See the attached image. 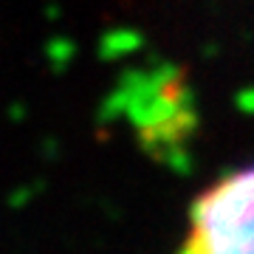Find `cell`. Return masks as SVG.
Masks as SVG:
<instances>
[{
    "mask_svg": "<svg viewBox=\"0 0 254 254\" xmlns=\"http://www.w3.org/2000/svg\"><path fill=\"white\" fill-rule=\"evenodd\" d=\"M178 254H254V167L220 178L195 200Z\"/></svg>",
    "mask_w": 254,
    "mask_h": 254,
    "instance_id": "1",
    "label": "cell"
}]
</instances>
